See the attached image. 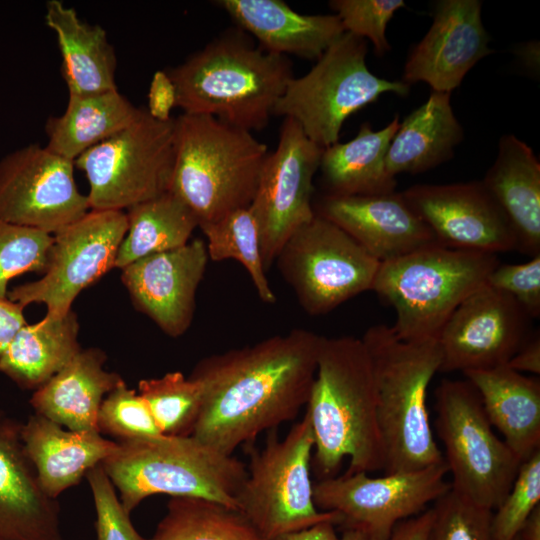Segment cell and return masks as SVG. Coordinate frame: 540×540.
I'll return each mask as SVG.
<instances>
[{"instance_id": "74e56055", "label": "cell", "mask_w": 540, "mask_h": 540, "mask_svg": "<svg viewBox=\"0 0 540 540\" xmlns=\"http://www.w3.org/2000/svg\"><path fill=\"white\" fill-rule=\"evenodd\" d=\"M427 540H493V510L450 489L434 501Z\"/></svg>"}, {"instance_id": "484cf974", "label": "cell", "mask_w": 540, "mask_h": 540, "mask_svg": "<svg viewBox=\"0 0 540 540\" xmlns=\"http://www.w3.org/2000/svg\"><path fill=\"white\" fill-rule=\"evenodd\" d=\"M482 183L508 218L517 250L540 255V163L532 149L516 136L504 135Z\"/></svg>"}, {"instance_id": "6da1fadb", "label": "cell", "mask_w": 540, "mask_h": 540, "mask_svg": "<svg viewBox=\"0 0 540 540\" xmlns=\"http://www.w3.org/2000/svg\"><path fill=\"white\" fill-rule=\"evenodd\" d=\"M321 338L296 328L201 359L189 376L202 390L192 436L232 455L296 418L309 399Z\"/></svg>"}, {"instance_id": "e0dca14e", "label": "cell", "mask_w": 540, "mask_h": 540, "mask_svg": "<svg viewBox=\"0 0 540 540\" xmlns=\"http://www.w3.org/2000/svg\"><path fill=\"white\" fill-rule=\"evenodd\" d=\"M529 320L510 295L485 283L459 304L440 331L439 372L506 365L528 340Z\"/></svg>"}, {"instance_id": "ffe728a7", "label": "cell", "mask_w": 540, "mask_h": 540, "mask_svg": "<svg viewBox=\"0 0 540 540\" xmlns=\"http://www.w3.org/2000/svg\"><path fill=\"white\" fill-rule=\"evenodd\" d=\"M478 0H441L433 23L409 54L403 82L424 81L432 91L452 92L470 69L493 53L481 19Z\"/></svg>"}, {"instance_id": "f907efd6", "label": "cell", "mask_w": 540, "mask_h": 540, "mask_svg": "<svg viewBox=\"0 0 540 540\" xmlns=\"http://www.w3.org/2000/svg\"><path fill=\"white\" fill-rule=\"evenodd\" d=\"M338 540H366L365 536L356 530H342V535Z\"/></svg>"}, {"instance_id": "b9f144b4", "label": "cell", "mask_w": 540, "mask_h": 540, "mask_svg": "<svg viewBox=\"0 0 540 540\" xmlns=\"http://www.w3.org/2000/svg\"><path fill=\"white\" fill-rule=\"evenodd\" d=\"M85 477L95 507L97 540H148L135 529L102 465L90 469Z\"/></svg>"}, {"instance_id": "ac0fdd59", "label": "cell", "mask_w": 540, "mask_h": 540, "mask_svg": "<svg viewBox=\"0 0 540 540\" xmlns=\"http://www.w3.org/2000/svg\"><path fill=\"white\" fill-rule=\"evenodd\" d=\"M401 193L441 246L496 255L517 250L508 218L482 181L417 184Z\"/></svg>"}, {"instance_id": "cb8c5ba5", "label": "cell", "mask_w": 540, "mask_h": 540, "mask_svg": "<svg viewBox=\"0 0 540 540\" xmlns=\"http://www.w3.org/2000/svg\"><path fill=\"white\" fill-rule=\"evenodd\" d=\"M21 437L42 489L56 500L117 446L98 431H72L36 413L21 423Z\"/></svg>"}, {"instance_id": "5b68a950", "label": "cell", "mask_w": 540, "mask_h": 540, "mask_svg": "<svg viewBox=\"0 0 540 540\" xmlns=\"http://www.w3.org/2000/svg\"><path fill=\"white\" fill-rule=\"evenodd\" d=\"M268 154L244 130L201 114L174 118V165L169 191L194 214L198 227L249 207Z\"/></svg>"}, {"instance_id": "f546056e", "label": "cell", "mask_w": 540, "mask_h": 540, "mask_svg": "<svg viewBox=\"0 0 540 540\" xmlns=\"http://www.w3.org/2000/svg\"><path fill=\"white\" fill-rule=\"evenodd\" d=\"M399 117L374 131L365 122L357 135L346 143H335L323 150L320 167L329 195L361 196L395 191L396 178L386 170V154L398 130Z\"/></svg>"}, {"instance_id": "60d3db41", "label": "cell", "mask_w": 540, "mask_h": 540, "mask_svg": "<svg viewBox=\"0 0 540 540\" xmlns=\"http://www.w3.org/2000/svg\"><path fill=\"white\" fill-rule=\"evenodd\" d=\"M330 7L340 18L345 31L363 39L368 38L377 55L391 47L386 27L395 12L405 7L403 0H333Z\"/></svg>"}, {"instance_id": "816d5d0a", "label": "cell", "mask_w": 540, "mask_h": 540, "mask_svg": "<svg viewBox=\"0 0 540 540\" xmlns=\"http://www.w3.org/2000/svg\"><path fill=\"white\" fill-rule=\"evenodd\" d=\"M514 540H519V538H518V535H517V537H515V539H514Z\"/></svg>"}, {"instance_id": "277c9868", "label": "cell", "mask_w": 540, "mask_h": 540, "mask_svg": "<svg viewBox=\"0 0 540 540\" xmlns=\"http://www.w3.org/2000/svg\"><path fill=\"white\" fill-rule=\"evenodd\" d=\"M361 339L372 366L385 474L443 462L427 408L428 386L441 366L437 339L405 341L384 324L370 327Z\"/></svg>"}, {"instance_id": "7c38bea8", "label": "cell", "mask_w": 540, "mask_h": 540, "mask_svg": "<svg viewBox=\"0 0 540 540\" xmlns=\"http://www.w3.org/2000/svg\"><path fill=\"white\" fill-rule=\"evenodd\" d=\"M275 263L310 315L326 314L372 290L380 266L343 229L317 213L290 236Z\"/></svg>"}, {"instance_id": "7a4b0ae2", "label": "cell", "mask_w": 540, "mask_h": 540, "mask_svg": "<svg viewBox=\"0 0 540 540\" xmlns=\"http://www.w3.org/2000/svg\"><path fill=\"white\" fill-rule=\"evenodd\" d=\"M306 407L320 479L334 477L345 457V474L384 469L375 383L362 339L322 336Z\"/></svg>"}, {"instance_id": "ba28073f", "label": "cell", "mask_w": 540, "mask_h": 540, "mask_svg": "<svg viewBox=\"0 0 540 540\" xmlns=\"http://www.w3.org/2000/svg\"><path fill=\"white\" fill-rule=\"evenodd\" d=\"M365 39L345 32L305 75L292 77L273 115L294 120L325 149L338 142L345 120L380 95L409 93L410 85L373 74L366 65Z\"/></svg>"}, {"instance_id": "1f68e13d", "label": "cell", "mask_w": 540, "mask_h": 540, "mask_svg": "<svg viewBox=\"0 0 540 540\" xmlns=\"http://www.w3.org/2000/svg\"><path fill=\"white\" fill-rule=\"evenodd\" d=\"M118 89L94 94H69L65 111L45 123L46 147L75 161L91 147L128 126L140 113Z\"/></svg>"}, {"instance_id": "8d00e7d4", "label": "cell", "mask_w": 540, "mask_h": 540, "mask_svg": "<svg viewBox=\"0 0 540 540\" xmlns=\"http://www.w3.org/2000/svg\"><path fill=\"white\" fill-rule=\"evenodd\" d=\"M53 235L0 220V298H7L9 282L24 273H44Z\"/></svg>"}, {"instance_id": "3957f363", "label": "cell", "mask_w": 540, "mask_h": 540, "mask_svg": "<svg viewBox=\"0 0 540 540\" xmlns=\"http://www.w3.org/2000/svg\"><path fill=\"white\" fill-rule=\"evenodd\" d=\"M183 113L209 115L248 130L263 129L293 77L284 55L227 33L167 72Z\"/></svg>"}, {"instance_id": "7402d4cb", "label": "cell", "mask_w": 540, "mask_h": 540, "mask_svg": "<svg viewBox=\"0 0 540 540\" xmlns=\"http://www.w3.org/2000/svg\"><path fill=\"white\" fill-rule=\"evenodd\" d=\"M0 540H63L60 507L42 489L21 423L0 410Z\"/></svg>"}, {"instance_id": "c3c4849f", "label": "cell", "mask_w": 540, "mask_h": 540, "mask_svg": "<svg viewBox=\"0 0 540 540\" xmlns=\"http://www.w3.org/2000/svg\"><path fill=\"white\" fill-rule=\"evenodd\" d=\"M336 524L323 521L311 527L275 537L272 540H338Z\"/></svg>"}, {"instance_id": "ee69618b", "label": "cell", "mask_w": 540, "mask_h": 540, "mask_svg": "<svg viewBox=\"0 0 540 540\" xmlns=\"http://www.w3.org/2000/svg\"><path fill=\"white\" fill-rule=\"evenodd\" d=\"M177 107L175 85L166 71L154 73L148 91V113L156 120L169 121L171 111Z\"/></svg>"}, {"instance_id": "9a60e30c", "label": "cell", "mask_w": 540, "mask_h": 540, "mask_svg": "<svg viewBox=\"0 0 540 540\" xmlns=\"http://www.w3.org/2000/svg\"><path fill=\"white\" fill-rule=\"evenodd\" d=\"M323 150L298 123L284 118L278 144L264 160L249 205L257 223L266 272L290 236L315 216L313 178Z\"/></svg>"}, {"instance_id": "5bb4252c", "label": "cell", "mask_w": 540, "mask_h": 540, "mask_svg": "<svg viewBox=\"0 0 540 540\" xmlns=\"http://www.w3.org/2000/svg\"><path fill=\"white\" fill-rule=\"evenodd\" d=\"M127 227L125 211L90 209L53 234L43 277L14 287L8 299L24 308L44 304L52 317L66 315L82 290L115 268Z\"/></svg>"}, {"instance_id": "e575fe53", "label": "cell", "mask_w": 540, "mask_h": 540, "mask_svg": "<svg viewBox=\"0 0 540 540\" xmlns=\"http://www.w3.org/2000/svg\"><path fill=\"white\" fill-rule=\"evenodd\" d=\"M206 237L209 260L233 259L247 270L260 300L276 302L263 266L256 220L249 207L237 209L199 227Z\"/></svg>"}, {"instance_id": "d6a6232c", "label": "cell", "mask_w": 540, "mask_h": 540, "mask_svg": "<svg viewBox=\"0 0 540 540\" xmlns=\"http://www.w3.org/2000/svg\"><path fill=\"white\" fill-rule=\"evenodd\" d=\"M125 212L128 227L117 253V269L148 255L184 246L198 227L194 214L170 192Z\"/></svg>"}, {"instance_id": "bcb514c9", "label": "cell", "mask_w": 540, "mask_h": 540, "mask_svg": "<svg viewBox=\"0 0 540 540\" xmlns=\"http://www.w3.org/2000/svg\"><path fill=\"white\" fill-rule=\"evenodd\" d=\"M432 518L433 511L429 508L405 519L395 526L388 540H427Z\"/></svg>"}, {"instance_id": "4dcf8cb0", "label": "cell", "mask_w": 540, "mask_h": 540, "mask_svg": "<svg viewBox=\"0 0 540 540\" xmlns=\"http://www.w3.org/2000/svg\"><path fill=\"white\" fill-rule=\"evenodd\" d=\"M77 314L45 315L25 324L0 358V372L25 390H36L62 369L82 348Z\"/></svg>"}, {"instance_id": "d590c367", "label": "cell", "mask_w": 540, "mask_h": 540, "mask_svg": "<svg viewBox=\"0 0 540 540\" xmlns=\"http://www.w3.org/2000/svg\"><path fill=\"white\" fill-rule=\"evenodd\" d=\"M138 393L147 404L163 435L191 436L202 406L200 385L180 371L138 382Z\"/></svg>"}, {"instance_id": "44dd1931", "label": "cell", "mask_w": 540, "mask_h": 540, "mask_svg": "<svg viewBox=\"0 0 540 540\" xmlns=\"http://www.w3.org/2000/svg\"><path fill=\"white\" fill-rule=\"evenodd\" d=\"M315 213L330 220L380 263L438 244L402 193L326 195Z\"/></svg>"}, {"instance_id": "83f0119b", "label": "cell", "mask_w": 540, "mask_h": 540, "mask_svg": "<svg viewBox=\"0 0 540 540\" xmlns=\"http://www.w3.org/2000/svg\"><path fill=\"white\" fill-rule=\"evenodd\" d=\"M45 23L55 33L61 54V74L69 94L116 90L117 58L106 31L82 20L61 0L45 5Z\"/></svg>"}, {"instance_id": "d6986e66", "label": "cell", "mask_w": 540, "mask_h": 540, "mask_svg": "<svg viewBox=\"0 0 540 540\" xmlns=\"http://www.w3.org/2000/svg\"><path fill=\"white\" fill-rule=\"evenodd\" d=\"M208 261L205 241L196 238L123 267L121 281L136 310L176 338L192 324L197 290Z\"/></svg>"}, {"instance_id": "603a6c76", "label": "cell", "mask_w": 540, "mask_h": 540, "mask_svg": "<svg viewBox=\"0 0 540 540\" xmlns=\"http://www.w3.org/2000/svg\"><path fill=\"white\" fill-rule=\"evenodd\" d=\"M260 47L280 55L318 59L346 31L336 14L307 15L281 0H219L215 2Z\"/></svg>"}, {"instance_id": "f1b7e54d", "label": "cell", "mask_w": 540, "mask_h": 540, "mask_svg": "<svg viewBox=\"0 0 540 540\" xmlns=\"http://www.w3.org/2000/svg\"><path fill=\"white\" fill-rule=\"evenodd\" d=\"M450 96L431 91L427 101L400 122L385 159L391 176L426 172L453 157L464 132Z\"/></svg>"}, {"instance_id": "7bdbcfd3", "label": "cell", "mask_w": 540, "mask_h": 540, "mask_svg": "<svg viewBox=\"0 0 540 540\" xmlns=\"http://www.w3.org/2000/svg\"><path fill=\"white\" fill-rule=\"evenodd\" d=\"M486 283L510 295L530 319L540 316V255L520 264H499Z\"/></svg>"}, {"instance_id": "7dc6e473", "label": "cell", "mask_w": 540, "mask_h": 540, "mask_svg": "<svg viewBox=\"0 0 540 540\" xmlns=\"http://www.w3.org/2000/svg\"><path fill=\"white\" fill-rule=\"evenodd\" d=\"M520 373L540 374V339L539 336L528 340L506 364Z\"/></svg>"}, {"instance_id": "8992f818", "label": "cell", "mask_w": 540, "mask_h": 540, "mask_svg": "<svg viewBox=\"0 0 540 540\" xmlns=\"http://www.w3.org/2000/svg\"><path fill=\"white\" fill-rule=\"evenodd\" d=\"M101 465L129 514L157 494L199 497L236 509L247 476L242 461L192 435L117 441Z\"/></svg>"}, {"instance_id": "d4e9b609", "label": "cell", "mask_w": 540, "mask_h": 540, "mask_svg": "<svg viewBox=\"0 0 540 540\" xmlns=\"http://www.w3.org/2000/svg\"><path fill=\"white\" fill-rule=\"evenodd\" d=\"M106 360L99 348L81 349L33 392L29 403L35 413L72 431H98L100 405L123 381L119 374L104 368Z\"/></svg>"}, {"instance_id": "836d02e7", "label": "cell", "mask_w": 540, "mask_h": 540, "mask_svg": "<svg viewBox=\"0 0 540 540\" xmlns=\"http://www.w3.org/2000/svg\"><path fill=\"white\" fill-rule=\"evenodd\" d=\"M148 540H264L237 509L199 497H171Z\"/></svg>"}, {"instance_id": "30bf717a", "label": "cell", "mask_w": 540, "mask_h": 540, "mask_svg": "<svg viewBox=\"0 0 540 540\" xmlns=\"http://www.w3.org/2000/svg\"><path fill=\"white\" fill-rule=\"evenodd\" d=\"M435 428L451 489L477 505L495 510L510 491L521 461L499 439L474 385L443 379L435 390Z\"/></svg>"}, {"instance_id": "8fae6325", "label": "cell", "mask_w": 540, "mask_h": 540, "mask_svg": "<svg viewBox=\"0 0 540 540\" xmlns=\"http://www.w3.org/2000/svg\"><path fill=\"white\" fill-rule=\"evenodd\" d=\"M89 184L92 210H127L169 191L174 165V118L146 108L125 128L74 161Z\"/></svg>"}, {"instance_id": "f6af8a7d", "label": "cell", "mask_w": 540, "mask_h": 540, "mask_svg": "<svg viewBox=\"0 0 540 540\" xmlns=\"http://www.w3.org/2000/svg\"><path fill=\"white\" fill-rule=\"evenodd\" d=\"M27 324L24 307L7 298H0V358L18 333Z\"/></svg>"}, {"instance_id": "4316f807", "label": "cell", "mask_w": 540, "mask_h": 540, "mask_svg": "<svg viewBox=\"0 0 540 540\" xmlns=\"http://www.w3.org/2000/svg\"><path fill=\"white\" fill-rule=\"evenodd\" d=\"M478 391L492 426L523 462L540 450V381L507 365L463 373Z\"/></svg>"}, {"instance_id": "f35d334b", "label": "cell", "mask_w": 540, "mask_h": 540, "mask_svg": "<svg viewBox=\"0 0 540 540\" xmlns=\"http://www.w3.org/2000/svg\"><path fill=\"white\" fill-rule=\"evenodd\" d=\"M97 429L115 441L151 438L163 435L136 390L121 381L103 399L97 415Z\"/></svg>"}, {"instance_id": "681fc988", "label": "cell", "mask_w": 540, "mask_h": 540, "mask_svg": "<svg viewBox=\"0 0 540 540\" xmlns=\"http://www.w3.org/2000/svg\"><path fill=\"white\" fill-rule=\"evenodd\" d=\"M519 540H540V505L537 506L522 526Z\"/></svg>"}, {"instance_id": "ab89813d", "label": "cell", "mask_w": 540, "mask_h": 540, "mask_svg": "<svg viewBox=\"0 0 540 540\" xmlns=\"http://www.w3.org/2000/svg\"><path fill=\"white\" fill-rule=\"evenodd\" d=\"M539 502L540 450L521 463L510 491L493 510V540H514Z\"/></svg>"}, {"instance_id": "2e32d148", "label": "cell", "mask_w": 540, "mask_h": 540, "mask_svg": "<svg viewBox=\"0 0 540 540\" xmlns=\"http://www.w3.org/2000/svg\"><path fill=\"white\" fill-rule=\"evenodd\" d=\"M74 162L30 144L0 160V220L53 235L89 210Z\"/></svg>"}, {"instance_id": "9c48e42d", "label": "cell", "mask_w": 540, "mask_h": 540, "mask_svg": "<svg viewBox=\"0 0 540 540\" xmlns=\"http://www.w3.org/2000/svg\"><path fill=\"white\" fill-rule=\"evenodd\" d=\"M314 436L309 418L279 439L268 435L261 450L252 451L236 509L264 540L299 531L323 521L339 524L336 512H321L314 503L310 477Z\"/></svg>"}, {"instance_id": "4fadbf2b", "label": "cell", "mask_w": 540, "mask_h": 540, "mask_svg": "<svg viewBox=\"0 0 540 540\" xmlns=\"http://www.w3.org/2000/svg\"><path fill=\"white\" fill-rule=\"evenodd\" d=\"M445 461L410 472L369 477L365 472L320 479L313 499L321 512H336L342 530H356L366 540H388L395 526L426 510L451 489Z\"/></svg>"}, {"instance_id": "52a82bcc", "label": "cell", "mask_w": 540, "mask_h": 540, "mask_svg": "<svg viewBox=\"0 0 540 540\" xmlns=\"http://www.w3.org/2000/svg\"><path fill=\"white\" fill-rule=\"evenodd\" d=\"M500 264L492 253L432 244L380 263L372 290L395 310L405 341L437 339L454 310Z\"/></svg>"}]
</instances>
